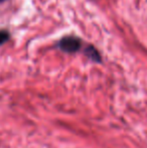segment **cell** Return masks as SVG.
Instances as JSON below:
<instances>
[{
	"instance_id": "6da1fadb",
	"label": "cell",
	"mask_w": 147,
	"mask_h": 148,
	"mask_svg": "<svg viewBox=\"0 0 147 148\" xmlns=\"http://www.w3.org/2000/svg\"><path fill=\"white\" fill-rule=\"evenodd\" d=\"M83 45V41L80 37L74 36V35H67L64 36L61 40L57 42V47L62 51L67 53H74L81 49Z\"/></svg>"
},
{
	"instance_id": "7a4b0ae2",
	"label": "cell",
	"mask_w": 147,
	"mask_h": 148,
	"mask_svg": "<svg viewBox=\"0 0 147 148\" xmlns=\"http://www.w3.org/2000/svg\"><path fill=\"white\" fill-rule=\"evenodd\" d=\"M85 55L90 60H92L93 62H102L100 53H99L98 49H97L94 45H88V47L85 49Z\"/></svg>"
},
{
	"instance_id": "3957f363",
	"label": "cell",
	"mask_w": 147,
	"mask_h": 148,
	"mask_svg": "<svg viewBox=\"0 0 147 148\" xmlns=\"http://www.w3.org/2000/svg\"><path fill=\"white\" fill-rule=\"evenodd\" d=\"M10 38V33L5 29L0 30V45L5 43L6 41H8Z\"/></svg>"
},
{
	"instance_id": "277c9868",
	"label": "cell",
	"mask_w": 147,
	"mask_h": 148,
	"mask_svg": "<svg viewBox=\"0 0 147 148\" xmlns=\"http://www.w3.org/2000/svg\"><path fill=\"white\" fill-rule=\"evenodd\" d=\"M4 1H6V0H0V3H1V2H4Z\"/></svg>"
}]
</instances>
